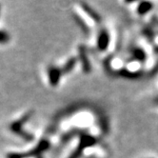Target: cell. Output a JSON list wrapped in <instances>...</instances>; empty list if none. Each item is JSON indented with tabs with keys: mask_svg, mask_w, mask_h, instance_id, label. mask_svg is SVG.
Here are the masks:
<instances>
[{
	"mask_svg": "<svg viewBox=\"0 0 158 158\" xmlns=\"http://www.w3.org/2000/svg\"><path fill=\"white\" fill-rule=\"evenodd\" d=\"M107 35H102L100 36V38H99V45H100V47H101V49H103L102 47H105L106 46V43H107Z\"/></svg>",
	"mask_w": 158,
	"mask_h": 158,
	"instance_id": "obj_3",
	"label": "cell"
},
{
	"mask_svg": "<svg viewBox=\"0 0 158 158\" xmlns=\"http://www.w3.org/2000/svg\"><path fill=\"white\" fill-rule=\"evenodd\" d=\"M139 9H140V12H141V10H142V13H144V12H146V10H148L150 9V5H149V3L141 4L140 7H139Z\"/></svg>",
	"mask_w": 158,
	"mask_h": 158,
	"instance_id": "obj_4",
	"label": "cell"
},
{
	"mask_svg": "<svg viewBox=\"0 0 158 158\" xmlns=\"http://www.w3.org/2000/svg\"><path fill=\"white\" fill-rule=\"evenodd\" d=\"M10 40V35L4 31H0V44L7 43Z\"/></svg>",
	"mask_w": 158,
	"mask_h": 158,
	"instance_id": "obj_2",
	"label": "cell"
},
{
	"mask_svg": "<svg viewBox=\"0 0 158 158\" xmlns=\"http://www.w3.org/2000/svg\"><path fill=\"white\" fill-rule=\"evenodd\" d=\"M50 77L52 78V83H55L56 81H58L59 79V71L54 69V68H52L51 71H50Z\"/></svg>",
	"mask_w": 158,
	"mask_h": 158,
	"instance_id": "obj_1",
	"label": "cell"
}]
</instances>
